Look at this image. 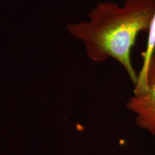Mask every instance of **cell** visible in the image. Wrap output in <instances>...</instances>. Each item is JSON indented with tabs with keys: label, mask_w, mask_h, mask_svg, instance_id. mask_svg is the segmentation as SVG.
<instances>
[{
	"label": "cell",
	"mask_w": 155,
	"mask_h": 155,
	"mask_svg": "<svg viewBox=\"0 0 155 155\" xmlns=\"http://www.w3.org/2000/svg\"><path fill=\"white\" fill-rule=\"evenodd\" d=\"M127 106L136 115L141 129L155 136V53L151 58L142 83L134 87Z\"/></svg>",
	"instance_id": "cell-2"
},
{
	"label": "cell",
	"mask_w": 155,
	"mask_h": 155,
	"mask_svg": "<svg viewBox=\"0 0 155 155\" xmlns=\"http://www.w3.org/2000/svg\"><path fill=\"white\" fill-rule=\"evenodd\" d=\"M155 15V0H125L98 3L86 20L67 25L68 33L80 40L92 61L108 58L117 61L136 84L138 73L131 61V51L138 35L149 32Z\"/></svg>",
	"instance_id": "cell-1"
}]
</instances>
